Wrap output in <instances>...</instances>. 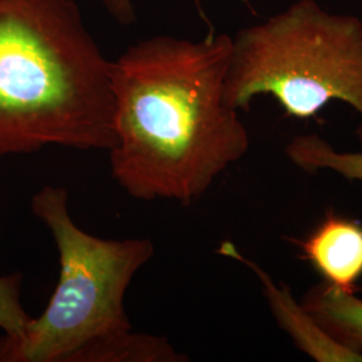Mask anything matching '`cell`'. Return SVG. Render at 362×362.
<instances>
[{"label":"cell","mask_w":362,"mask_h":362,"mask_svg":"<svg viewBox=\"0 0 362 362\" xmlns=\"http://www.w3.org/2000/svg\"><path fill=\"white\" fill-rule=\"evenodd\" d=\"M233 37L157 35L132 45L110 65L116 140L112 177L130 197L187 207L250 148L224 89Z\"/></svg>","instance_id":"1"},{"label":"cell","mask_w":362,"mask_h":362,"mask_svg":"<svg viewBox=\"0 0 362 362\" xmlns=\"http://www.w3.org/2000/svg\"><path fill=\"white\" fill-rule=\"evenodd\" d=\"M110 65L74 0H0V156L107 152Z\"/></svg>","instance_id":"2"},{"label":"cell","mask_w":362,"mask_h":362,"mask_svg":"<svg viewBox=\"0 0 362 362\" xmlns=\"http://www.w3.org/2000/svg\"><path fill=\"white\" fill-rule=\"evenodd\" d=\"M31 211L52 233L58 284L45 311L18 334L0 337V362H93L109 339L133 330L125 296L155 255L148 238L103 239L78 227L64 187L45 185Z\"/></svg>","instance_id":"3"},{"label":"cell","mask_w":362,"mask_h":362,"mask_svg":"<svg viewBox=\"0 0 362 362\" xmlns=\"http://www.w3.org/2000/svg\"><path fill=\"white\" fill-rule=\"evenodd\" d=\"M260 94L298 119L317 116L332 101L362 117V18L297 0L242 28L233 38L226 103L248 110Z\"/></svg>","instance_id":"4"},{"label":"cell","mask_w":362,"mask_h":362,"mask_svg":"<svg viewBox=\"0 0 362 362\" xmlns=\"http://www.w3.org/2000/svg\"><path fill=\"white\" fill-rule=\"evenodd\" d=\"M218 254L245 264L258 278L263 296L278 326L293 339L297 349L317 362H362V354L346 348L330 336L286 284H275L270 274L245 257L230 240L220 243Z\"/></svg>","instance_id":"5"},{"label":"cell","mask_w":362,"mask_h":362,"mask_svg":"<svg viewBox=\"0 0 362 362\" xmlns=\"http://www.w3.org/2000/svg\"><path fill=\"white\" fill-rule=\"evenodd\" d=\"M300 258L309 262L324 282L357 294L362 276V224L329 209L322 221L300 240H293Z\"/></svg>","instance_id":"6"},{"label":"cell","mask_w":362,"mask_h":362,"mask_svg":"<svg viewBox=\"0 0 362 362\" xmlns=\"http://www.w3.org/2000/svg\"><path fill=\"white\" fill-rule=\"evenodd\" d=\"M325 330L346 348L362 354V299L321 282L300 299Z\"/></svg>","instance_id":"7"},{"label":"cell","mask_w":362,"mask_h":362,"mask_svg":"<svg viewBox=\"0 0 362 362\" xmlns=\"http://www.w3.org/2000/svg\"><path fill=\"white\" fill-rule=\"evenodd\" d=\"M360 151L341 152L318 134H299L285 148L287 158L308 173L330 170L344 179L362 182V122L356 130Z\"/></svg>","instance_id":"8"},{"label":"cell","mask_w":362,"mask_h":362,"mask_svg":"<svg viewBox=\"0 0 362 362\" xmlns=\"http://www.w3.org/2000/svg\"><path fill=\"white\" fill-rule=\"evenodd\" d=\"M22 282L21 272L0 276V329L4 334L21 333L33 320L22 305Z\"/></svg>","instance_id":"9"},{"label":"cell","mask_w":362,"mask_h":362,"mask_svg":"<svg viewBox=\"0 0 362 362\" xmlns=\"http://www.w3.org/2000/svg\"><path fill=\"white\" fill-rule=\"evenodd\" d=\"M100 1L104 6L105 10L112 18H115L119 25L130 26L136 23L137 18H136L132 0H100Z\"/></svg>","instance_id":"10"},{"label":"cell","mask_w":362,"mask_h":362,"mask_svg":"<svg viewBox=\"0 0 362 362\" xmlns=\"http://www.w3.org/2000/svg\"><path fill=\"white\" fill-rule=\"evenodd\" d=\"M360 1H361V4H362V0H360Z\"/></svg>","instance_id":"11"}]
</instances>
